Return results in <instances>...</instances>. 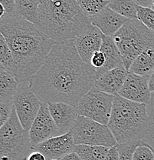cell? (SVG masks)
<instances>
[{
  "label": "cell",
  "mask_w": 154,
  "mask_h": 160,
  "mask_svg": "<svg viewBox=\"0 0 154 160\" xmlns=\"http://www.w3.org/2000/svg\"><path fill=\"white\" fill-rule=\"evenodd\" d=\"M139 6L143 7H150L153 0H134Z\"/></svg>",
  "instance_id": "d590c367"
},
{
  "label": "cell",
  "mask_w": 154,
  "mask_h": 160,
  "mask_svg": "<svg viewBox=\"0 0 154 160\" xmlns=\"http://www.w3.org/2000/svg\"><path fill=\"white\" fill-rule=\"evenodd\" d=\"M105 62L106 59L104 53L100 50H99L93 55L91 60V66L95 71H97L104 67Z\"/></svg>",
  "instance_id": "f1b7e54d"
},
{
  "label": "cell",
  "mask_w": 154,
  "mask_h": 160,
  "mask_svg": "<svg viewBox=\"0 0 154 160\" xmlns=\"http://www.w3.org/2000/svg\"><path fill=\"white\" fill-rule=\"evenodd\" d=\"M48 105L61 135L70 132L79 116L77 108L65 102H49Z\"/></svg>",
  "instance_id": "9a60e30c"
},
{
  "label": "cell",
  "mask_w": 154,
  "mask_h": 160,
  "mask_svg": "<svg viewBox=\"0 0 154 160\" xmlns=\"http://www.w3.org/2000/svg\"><path fill=\"white\" fill-rule=\"evenodd\" d=\"M76 144L72 132L52 137L33 146L32 149L42 153L47 160L61 159L74 152Z\"/></svg>",
  "instance_id": "7c38bea8"
},
{
  "label": "cell",
  "mask_w": 154,
  "mask_h": 160,
  "mask_svg": "<svg viewBox=\"0 0 154 160\" xmlns=\"http://www.w3.org/2000/svg\"><path fill=\"white\" fill-rule=\"evenodd\" d=\"M137 19L143 23L154 33V10L150 7L140 6L137 12Z\"/></svg>",
  "instance_id": "484cf974"
},
{
  "label": "cell",
  "mask_w": 154,
  "mask_h": 160,
  "mask_svg": "<svg viewBox=\"0 0 154 160\" xmlns=\"http://www.w3.org/2000/svg\"><path fill=\"white\" fill-rule=\"evenodd\" d=\"M114 96L92 89L83 96L77 106L79 116L108 124L113 108Z\"/></svg>",
  "instance_id": "ba28073f"
},
{
  "label": "cell",
  "mask_w": 154,
  "mask_h": 160,
  "mask_svg": "<svg viewBox=\"0 0 154 160\" xmlns=\"http://www.w3.org/2000/svg\"><path fill=\"white\" fill-rule=\"evenodd\" d=\"M81 9L89 18L100 12L108 5L104 0H76Z\"/></svg>",
  "instance_id": "cb8c5ba5"
},
{
  "label": "cell",
  "mask_w": 154,
  "mask_h": 160,
  "mask_svg": "<svg viewBox=\"0 0 154 160\" xmlns=\"http://www.w3.org/2000/svg\"><path fill=\"white\" fill-rule=\"evenodd\" d=\"M143 142V140L141 139L131 142L123 143V144L117 143V147L119 152V160H133V153L136 148Z\"/></svg>",
  "instance_id": "d4e9b609"
},
{
  "label": "cell",
  "mask_w": 154,
  "mask_h": 160,
  "mask_svg": "<svg viewBox=\"0 0 154 160\" xmlns=\"http://www.w3.org/2000/svg\"><path fill=\"white\" fill-rule=\"evenodd\" d=\"M149 80L150 76H140L129 72L118 95L130 101L147 105L152 96Z\"/></svg>",
  "instance_id": "8fae6325"
},
{
  "label": "cell",
  "mask_w": 154,
  "mask_h": 160,
  "mask_svg": "<svg viewBox=\"0 0 154 160\" xmlns=\"http://www.w3.org/2000/svg\"><path fill=\"white\" fill-rule=\"evenodd\" d=\"M13 109V102H0V126H3L9 120Z\"/></svg>",
  "instance_id": "83f0119b"
},
{
  "label": "cell",
  "mask_w": 154,
  "mask_h": 160,
  "mask_svg": "<svg viewBox=\"0 0 154 160\" xmlns=\"http://www.w3.org/2000/svg\"><path fill=\"white\" fill-rule=\"evenodd\" d=\"M100 51L105 56V65L102 69L95 71V78L100 77L106 72L124 66L123 59L120 52L114 41V37L104 35Z\"/></svg>",
  "instance_id": "e0dca14e"
},
{
  "label": "cell",
  "mask_w": 154,
  "mask_h": 160,
  "mask_svg": "<svg viewBox=\"0 0 154 160\" xmlns=\"http://www.w3.org/2000/svg\"><path fill=\"white\" fill-rule=\"evenodd\" d=\"M32 148L29 132L22 127L14 107L0 129V160H26Z\"/></svg>",
  "instance_id": "8992f818"
},
{
  "label": "cell",
  "mask_w": 154,
  "mask_h": 160,
  "mask_svg": "<svg viewBox=\"0 0 154 160\" xmlns=\"http://www.w3.org/2000/svg\"><path fill=\"white\" fill-rule=\"evenodd\" d=\"M13 104L21 126L29 132L41 105L40 99L31 89L29 82L19 83L13 98Z\"/></svg>",
  "instance_id": "9c48e42d"
},
{
  "label": "cell",
  "mask_w": 154,
  "mask_h": 160,
  "mask_svg": "<svg viewBox=\"0 0 154 160\" xmlns=\"http://www.w3.org/2000/svg\"><path fill=\"white\" fill-rule=\"evenodd\" d=\"M0 32L12 52L15 78L19 83L29 82L56 41L43 32L37 25L18 14L5 15L1 18Z\"/></svg>",
  "instance_id": "7a4b0ae2"
},
{
  "label": "cell",
  "mask_w": 154,
  "mask_h": 160,
  "mask_svg": "<svg viewBox=\"0 0 154 160\" xmlns=\"http://www.w3.org/2000/svg\"><path fill=\"white\" fill-rule=\"evenodd\" d=\"M147 110L150 123H154V92H152L150 102L147 105Z\"/></svg>",
  "instance_id": "d6a6232c"
},
{
  "label": "cell",
  "mask_w": 154,
  "mask_h": 160,
  "mask_svg": "<svg viewBox=\"0 0 154 160\" xmlns=\"http://www.w3.org/2000/svg\"><path fill=\"white\" fill-rule=\"evenodd\" d=\"M29 133L32 147L51 138L61 136L60 131L49 111L48 103L41 102L40 109Z\"/></svg>",
  "instance_id": "30bf717a"
},
{
  "label": "cell",
  "mask_w": 154,
  "mask_h": 160,
  "mask_svg": "<svg viewBox=\"0 0 154 160\" xmlns=\"http://www.w3.org/2000/svg\"><path fill=\"white\" fill-rule=\"evenodd\" d=\"M124 66L129 71L133 60L145 49L154 48V33L140 20L129 19L114 36Z\"/></svg>",
  "instance_id": "5b68a950"
},
{
  "label": "cell",
  "mask_w": 154,
  "mask_h": 160,
  "mask_svg": "<svg viewBox=\"0 0 154 160\" xmlns=\"http://www.w3.org/2000/svg\"><path fill=\"white\" fill-rule=\"evenodd\" d=\"M150 8H151V9H153L154 10V0H153V1H152V3H151V6H150Z\"/></svg>",
  "instance_id": "74e56055"
},
{
  "label": "cell",
  "mask_w": 154,
  "mask_h": 160,
  "mask_svg": "<svg viewBox=\"0 0 154 160\" xmlns=\"http://www.w3.org/2000/svg\"><path fill=\"white\" fill-rule=\"evenodd\" d=\"M36 25L56 42L74 39L92 26L76 0H41Z\"/></svg>",
  "instance_id": "3957f363"
},
{
  "label": "cell",
  "mask_w": 154,
  "mask_h": 160,
  "mask_svg": "<svg viewBox=\"0 0 154 160\" xmlns=\"http://www.w3.org/2000/svg\"><path fill=\"white\" fill-rule=\"evenodd\" d=\"M150 124L147 104L130 101L119 95L114 96L107 126L117 143L123 144L143 139Z\"/></svg>",
  "instance_id": "277c9868"
},
{
  "label": "cell",
  "mask_w": 154,
  "mask_h": 160,
  "mask_svg": "<svg viewBox=\"0 0 154 160\" xmlns=\"http://www.w3.org/2000/svg\"><path fill=\"white\" fill-rule=\"evenodd\" d=\"M103 36L104 34L98 28L91 26L86 32L74 39V46L79 56L89 66H91L93 55L100 50Z\"/></svg>",
  "instance_id": "4fadbf2b"
},
{
  "label": "cell",
  "mask_w": 154,
  "mask_h": 160,
  "mask_svg": "<svg viewBox=\"0 0 154 160\" xmlns=\"http://www.w3.org/2000/svg\"><path fill=\"white\" fill-rule=\"evenodd\" d=\"M107 6L129 19H137V12L140 7L134 0H110Z\"/></svg>",
  "instance_id": "44dd1931"
},
{
  "label": "cell",
  "mask_w": 154,
  "mask_h": 160,
  "mask_svg": "<svg viewBox=\"0 0 154 160\" xmlns=\"http://www.w3.org/2000/svg\"><path fill=\"white\" fill-rule=\"evenodd\" d=\"M105 160H119V152L117 144L109 148L105 156Z\"/></svg>",
  "instance_id": "1f68e13d"
},
{
  "label": "cell",
  "mask_w": 154,
  "mask_h": 160,
  "mask_svg": "<svg viewBox=\"0 0 154 160\" xmlns=\"http://www.w3.org/2000/svg\"><path fill=\"white\" fill-rule=\"evenodd\" d=\"M108 149L106 146L76 145L74 152L77 153L82 160H105Z\"/></svg>",
  "instance_id": "7402d4cb"
},
{
  "label": "cell",
  "mask_w": 154,
  "mask_h": 160,
  "mask_svg": "<svg viewBox=\"0 0 154 160\" xmlns=\"http://www.w3.org/2000/svg\"><path fill=\"white\" fill-rule=\"evenodd\" d=\"M143 140L146 143L151 146L154 151V123H151L146 132Z\"/></svg>",
  "instance_id": "4dcf8cb0"
},
{
  "label": "cell",
  "mask_w": 154,
  "mask_h": 160,
  "mask_svg": "<svg viewBox=\"0 0 154 160\" xmlns=\"http://www.w3.org/2000/svg\"><path fill=\"white\" fill-rule=\"evenodd\" d=\"M0 4L6 9V15L17 14L16 0H0Z\"/></svg>",
  "instance_id": "f546056e"
},
{
  "label": "cell",
  "mask_w": 154,
  "mask_h": 160,
  "mask_svg": "<svg viewBox=\"0 0 154 160\" xmlns=\"http://www.w3.org/2000/svg\"><path fill=\"white\" fill-rule=\"evenodd\" d=\"M149 88L151 92H154V70L152 74L150 76V80H149Z\"/></svg>",
  "instance_id": "8d00e7d4"
},
{
  "label": "cell",
  "mask_w": 154,
  "mask_h": 160,
  "mask_svg": "<svg viewBox=\"0 0 154 160\" xmlns=\"http://www.w3.org/2000/svg\"><path fill=\"white\" fill-rule=\"evenodd\" d=\"M61 160H82V158L78 156L77 153H76L75 152H72L64 156V157L61 159Z\"/></svg>",
  "instance_id": "e575fe53"
},
{
  "label": "cell",
  "mask_w": 154,
  "mask_h": 160,
  "mask_svg": "<svg viewBox=\"0 0 154 160\" xmlns=\"http://www.w3.org/2000/svg\"><path fill=\"white\" fill-rule=\"evenodd\" d=\"M0 63L1 66L14 76L15 64L12 52L2 33H0Z\"/></svg>",
  "instance_id": "603a6c76"
},
{
  "label": "cell",
  "mask_w": 154,
  "mask_h": 160,
  "mask_svg": "<svg viewBox=\"0 0 154 160\" xmlns=\"http://www.w3.org/2000/svg\"><path fill=\"white\" fill-rule=\"evenodd\" d=\"M104 1H106V2H110V0H104Z\"/></svg>",
  "instance_id": "f35d334b"
},
{
  "label": "cell",
  "mask_w": 154,
  "mask_h": 160,
  "mask_svg": "<svg viewBox=\"0 0 154 160\" xmlns=\"http://www.w3.org/2000/svg\"><path fill=\"white\" fill-rule=\"evenodd\" d=\"M26 160H47V159L40 152L32 150V152L29 155Z\"/></svg>",
  "instance_id": "836d02e7"
},
{
  "label": "cell",
  "mask_w": 154,
  "mask_h": 160,
  "mask_svg": "<svg viewBox=\"0 0 154 160\" xmlns=\"http://www.w3.org/2000/svg\"><path fill=\"white\" fill-rule=\"evenodd\" d=\"M41 0H16V12L28 21L36 24Z\"/></svg>",
  "instance_id": "ffe728a7"
},
{
  "label": "cell",
  "mask_w": 154,
  "mask_h": 160,
  "mask_svg": "<svg viewBox=\"0 0 154 160\" xmlns=\"http://www.w3.org/2000/svg\"><path fill=\"white\" fill-rule=\"evenodd\" d=\"M19 85L15 76L0 66V102H13Z\"/></svg>",
  "instance_id": "d6986e66"
},
{
  "label": "cell",
  "mask_w": 154,
  "mask_h": 160,
  "mask_svg": "<svg viewBox=\"0 0 154 160\" xmlns=\"http://www.w3.org/2000/svg\"><path fill=\"white\" fill-rule=\"evenodd\" d=\"M76 145L111 147L117 144L115 137L107 125L78 116L71 130Z\"/></svg>",
  "instance_id": "52a82bcc"
},
{
  "label": "cell",
  "mask_w": 154,
  "mask_h": 160,
  "mask_svg": "<svg viewBox=\"0 0 154 160\" xmlns=\"http://www.w3.org/2000/svg\"><path fill=\"white\" fill-rule=\"evenodd\" d=\"M133 160H154V151L151 146L143 141L136 148Z\"/></svg>",
  "instance_id": "4316f807"
},
{
  "label": "cell",
  "mask_w": 154,
  "mask_h": 160,
  "mask_svg": "<svg viewBox=\"0 0 154 160\" xmlns=\"http://www.w3.org/2000/svg\"><path fill=\"white\" fill-rule=\"evenodd\" d=\"M53 160H61V159H53Z\"/></svg>",
  "instance_id": "ab89813d"
},
{
  "label": "cell",
  "mask_w": 154,
  "mask_h": 160,
  "mask_svg": "<svg viewBox=\"0 0 154 160\" xmlns=\"http://www.w3.org/2000/svg\"><path fill=\"white\" fill-rule=\"evenodd\" d=\"M128 20L129 19L116 12L108 6L104 7L98 13L90 17L92 26L98 28L105 36L112 37H114V35Z\"/></svg>",
  "instance_id": "5bb4252c"
},
{
  "label": "cell",
  "mask_w": 154,
  "mask_h": 160,
  "mask_svg": "<svg viewBox=\"0 0 154 160\" xmlns=\"http://www.w3.org/2000/svg\"><path fill=\"white\" fill-rule=\"evenodd\" d=\"M153 70L154 48H148L133 60L129 72L140 76H150Z\"/></svg>",
  "instance_id": "ac0fdd59"
},
{
  "label": "cell",
  "mask_w": 154,
  "mask_h": 160,
  "mask_svg": "<svg viewBox=\"0 0 154 160\" xmlns=\"http://www.w3.org/2000/svg\"><path fill=\"white\" fill-rule=\"evenodd\" d=\"M128 73L129 71L124 66H120L106 72L95 79L94 88L113 96L118 95Z\"/></svg>",
  "instance_id": "2e32d148"
},
{
  "label": "cell",
  "mask_w": 154,
  "mask_h": 160,
  "mask_svg": "<svg viewBox=\"0 0 154 160\" xmlns=\"http://www.w3.org/2000/svg\"><path fill=\"white\" fill-rule=\"evenodd\" d=\"M95 79V70L83 61L71 39L56 42L29 85L42 102L77 107L83 96L94 89Z\"/></svg>",
  "instance_id": "6da1fadb"
}]
</instances>
